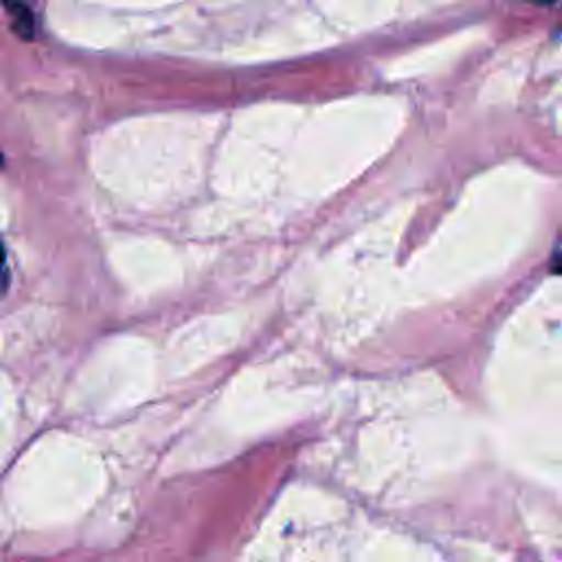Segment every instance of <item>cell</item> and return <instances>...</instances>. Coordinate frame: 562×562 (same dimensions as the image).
Returning <instances> with one entry per match:
<instances>
[{"mask_svg": "<svg viewBox=\"0 0 562 562\" xmlns=\"http://www.w3.org/2000/svg\"><path fill=\"white\" fill-rule=\"evenodd\" d=\"M4 250H2V246H0V290H2V285H4Z\"/></svg>", "mask_w": 562, "mask_h": 562, "instance_id": "cell-2", "label": "cell"}, {"mask_svg": "<svg viewBox=\"0 0 562 562\" xmlns=\"http://www.w3.org/2000/svg\"><path fill=\"white\" fill-rule=\"evenodd\" d=\"M2 162H4V158H2V154H0V167H2Z\"/></svg>", "mask_w": 562, "mask_h": 562, "instance_id": "cell-3", "label": "cell"}, {"mask_svg": "<svg viewBox=\"0 0 562 562\" xmlns=\"http://www.w3.org/2000/svg\"><path fill=\"white\" fill-rule=\"evenodd\" d=\"M4 9L11 13V31L22 40H33L35 35V18L26 4L4 2Z\"/></svg>", "mask_w": 562, "mask_h": 562, "instance_id": "cell-1", "label": "cell"}]
</instances>
